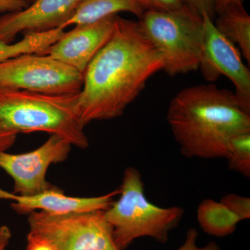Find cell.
Instances as JSON below:
<instances>
[{"instance_id":"obj_27","label":"cell","mask_w":250,"mask_h":250,"mask_svg":"<svg viewBox=\"0 0 250 250\" xmlns=\"http://www.w3.org/2000/svg\"><path fill=\"white\" fill-rule=\"evenodd\" d=\"M24 1H27V2L28 3V4H29V3L33 2V1H34V0H24Z\"/></svg>"},{"instance_id":"obj_15","label":"cell","mask_w":250,"mask_h":250,"mask_svg":"<svg viewBox=\"0 0 250 250\" xmlns=\"http://www.w3.org/2000/svg\"><path fill=\"white\" fill-rule=\"evenodd\" d=\"M197 219L204 231L210 236L225 237L232 234L241 222L235 213L220 202L207 199L198 206Z\"/></svg>"},{"instance_id":"obj_12","label":"cell","mask_w":250,"mask_h":250,"mask_svg":"<svg viewBox=\"0 0 250 250\" xmlns=\"http://www.w3.org/2000/svg\"><path fill=\"white\" fill-rule=\"evenodd\" d=\"M120 188L98 197H78L65 195L55 187L31 195H20L0 188V200H10L11 208L20 214H29L40 210L52 214H64L74 212L107 210Z\"/></svg>"},{"instance_id":"obj_13","label":"cell","mask_w":250,"mask_h":250,"mask_svg":"<svg viewBox=\"0 0 250 250\" xmlns=\"http://www.w3.org/2000/svg\"><path fill=\"white\" fill-rule=\"evenodd\" d=\"M121 12L131 13L139 19L145 11L134 0H83L62 29L93 24Z\"/></svg>"},{"instance_id":"obj_10","label":"cell","mask_w":250,"mask_h":250,"mask_svg":"<svg viewBox=\"0 0 250 250\" xmlns=\"http://www.w3.org/2000/svg\"><path fill=\"white\" fill-rule=\"evenodd\" d=\"M83 0H34L27 7L0 17V42L11 43L20 33L62 29Z\"/></svg>"},{"instance_id":"obj_4","label":"cell","mask_w":250,"mask_h":250,"mask_svg":"<svg viewBox=\"0 0 250 250\" xmlns=\"http://www.w3.org/2000/svg\"><path fill=\"white\" fill-rule=\"evenodd\" d=\"M120 198L105 210V218L113 229L115 243L124 250L141 237L159 243L168 240L169 233L178 226L184 209L180 207L162 208L146 198L142 176L138 169H125Z\"/></svg>"},{"instance_id":"obj_7","label":"cell","mask_w":250,"mask_h":250,"mask_svg":"<svg viewBox=\"0 0 250 250\" xmlns=\"http://www.w3.org/2000/svg\"><path fill=\"white\" fill-rule=\"evenodd\" d=\"M83 75L46 54H27L0 62V86L53 95L80 93Z\"/></svg>"},{"instance_id":"obj_14","label":"cell","mask_w":250,"mask_h":250,"mask_svg":"<svg viewBox=\"0 0 250 250\" xmlns=\"http://www.w3.org/2000/svg\"><path fill=\"white\" fill-rule=\"evenodd\" d=\"M213 21L217 30L233 45L250 62V16L243 6L231 5L219 13Z\"/></svg>"},{"instance_id":"obj_18","label":"cell","mask_w":250,"mask_h":250,"mask_svg":"<svg viewBox=\"0 0 250 250\" xmlns=\"http://www.w3.org/2000/svg\"><path fill=\"white\" fill-rule=\"evenodd\" d=\"M220 202L243 220L250 218V199L236 194H228Z\"/></svg>"},{"instance_id":"obj_23","label":"cell","mask_w":250,"mask_h":250,"mask_svg":"<svg viewBox=\"0 0 250 250\" xmlns=\"http://www.w3.org/2000/svg\"><path fill=\"white\" fill-rule=\"evenodd\" d=\"M28 3L24 0H0V11L14 12L27 7Z\"/></svg>"},{"instance_id":"obj_21","label":"cell","mask_w":250,"mask_h":250,"mask_svg":"<svg viewBox=\"0 0 250 250\" xmlns=\"http://www.w3.org/2000/svg\"><path fill=\"white\" fill-rule=\"evenodd\" d=\"M216 2L217 0H187V4L192 9L201 16L205 14L208 15V17L213 21L216 16Z\"/></svg>"},{"instance_id":"obj_22","label":"cell","mask_w":250,"mask_h":250,"mask_svg":"<svg viewBox=\"0 0 250 250\" xmlns=\"http://www.w3.org/2000/svg\"><path fill=\"white\" fill-rule=\"evenodd\" d=\"M18 133L0 123V152H6L12 147Z\"/></svg>"},{"instance_id":"obj_3","label":"cell","mask_w":250,"mask_h":250,"mask_svg":"<svg viewBox=\"0 0 250 250\" xmlns=\"http://www.w3.org/2000/svg\"><path fill=\"white\" fill-rule=\"evenodd\" d=\"M78 93L53 95L0 86V123L18 134L45 131L81 149L89 141L77 113Z\"/></svg>"},{"instance_id":"obj_16","label":"cell","mask_w":250,"mask_h":250,"mask_svg":"<svg viewBox=\"0 0 250 250\" xmlns=\"http://www.w3.org/2000/svg\"><path fill=\"white\" fill-rule=\"evenodd\" d=\"M64 29H52L42 32H27L16 43L0 42V62L27 54H42L62 37Z\"/></svg>"},{"instance_id":"obj_17","label":"cell","mask_w":250,"mask_h":250,"mask_svg":"<svg viewBox=\"0 0 250 250\" xmlns=\"http://www.w3.org/2000/svg\"><path fill=\"white\" fill-rule=\"evenodd\" d=\"M230 170L250 177V131L235 134L229 141L226 158Z\"/></svg>"},{"instance_id":"obj_24","label":"cell","mask_w":250,"mask_h":250,"mask_svg":"<svg viewBox=\"0 0 250 250\" xmlns=\"http://www.w3.org/2000/svg\"><path fill=\"white\" fill-rule=\"evenodd\" d=\"M26 250H54L45 240L29 233L27 236V246Z\"/></svg>"},{"instance_id":"obj_19","label":"cell","mask_w":250,"mask_h":250,"mask_svg":"<svg viewBox=\"0 0 250 250\" xmlns=\"http://www.w3.org/2000/svg\"><path fill=\"white\" fill-rule=\"evenodd\" d=\"M144 11H173L182 9L187 0H134Z\"/></svg>"},{"instance_id":"obj_20","label":"cell","mask_w":250,"mask_h":250,"mask_svg":"<svg viewBox=\"0 0 250 250\" xmlns=\"http://www.w3.org/2000/svg\"><path fill=\"white\" fill-rule=\"evenodd\" d=\"M198 232L195 228L188 230L185 241L182 246L177 250H221L220 246L215 242H210L205 247H199L197 244Z\"/></svg>"},{"instance_id":"obj_2","label":"cell","mask_w":250,"mask_h":250,"mask_svg":"<svg viewBox=\"0 0 250 250\" xmlns=\"http://www.w3.org/2000/svg\"><path fill=\"white\" fill-rule=\"evenodd\" d=\"M167 121L182 155L226 159L229 139L250 131V113L234 93L214 83L188 87L171 100Z\"/></svg>"},{"instance_id":"obj_1","label":"cell","mask_w":250,"mask_h":250,"mask_svg":"<svg viewBox=\"0 0 250 250\" xmlns=\"http://www.w3.org/2000/svg\"><path fill=\"white\" fill-rule=\"evenodd\" d=\"M163 67L160 54L139 21L117 16L111 38L83 73L77 103L81 125L122 116Z\"/></svg>"},{"instance_id":"obj_9","label":"cell","mask_w":250,"mask_h":250,"mask_svg":"<svg viewBox=\"0 0 250 250\" xmlns=\"http://www.w3.org/2000/svg\"><path fill=\"white\" fill-rule=\"evenodd\" d=\"M72 145L57 135H51L43 145L24 154L0 152V168L14 179L13 193L31 195L54 187L46 179L47 170L52 164L65 161Z\"/></svg>"},{"instance_id":"obj_25","label":"cell","mask_w":250,"mask_h":250,"mask_svg":"<svg viewBox=\"0 0 250 250\" xmlns=\"http://www.w3.org/2000/svg\"><path fill=\"white\" fill-rule=\"evenodd\" d=\"M11 238V232L6 226L0 227V250H5Z\"/></svg>"},{"instance_id":"obj_6","label":"cell","mask_w":250,"mask_h":250,"mask_svg":"<svg viewBox=\"0 0 250 250\" xmlns=\"http://www.w3.org/2000/svg\"><path fill=\"white\" fill-rule=\"evenodd\" d=\"M104 211L52 214L36 210L29 214V233L45 240L54 250H120Z\"/></svg>"},{"instance_id":"obj_11","label":"cell","mask_w":250,"mask_h":250,"mask_svg":"<svg viewBox=\"0 0 250 250\" xmlns=\"http://www.w3.org/2000/svg\"><path fill=\"white\" fill-rule=\"evenodd\" d=\"M117 16L93 24L75 26L72 30L65 31L42 54L50 56L83 75L90 62L111 38Z\"/></svg>"},{"instance_id":"obj_5","label":"cell","mask_w":250,"mask_h":250,"mask_svg":"<svg viewBox=\"0 0 250 250\" xmlns=\"http://www.w3.org/2000/svg\"><path fill=\"white\" fill-rule=\"evenodd\" d=\"M140 25L160 54L169 76L196 71L203 45V19L186 4L173 11H146Z\"/></svg>"},{"instance_id":"obj_26","label":"cell","mask_w":250,"mask_h":250,"mask_svg":"<svg viewBox=\"0 0 250 250\" xmlns=\"http://www.w3.org/2000/svg\"><path fill=\"white\" fill-rule=\"evenodd\" d=\"M231 5L243 6V0H217L216 7H215L216 15Z\"/></svg>"},{"instance_id":"obj_8","label":"cell","mask_w":250,"mask_h":250,"mask_svg":"<svg viewBox=\"0 0 250 250\" xmlns=\"http://www.w3.org/2000/svg\"><path fill=\"white\" fill-rule=\"evenodd\" d=\"M203 19V45L200 69L207 82H214L225 75L234 85L235 97L241 107L250 113V71L242 62L236 45L222 35L213 20L206 14Z\"/></svg>"}]
</instances>
